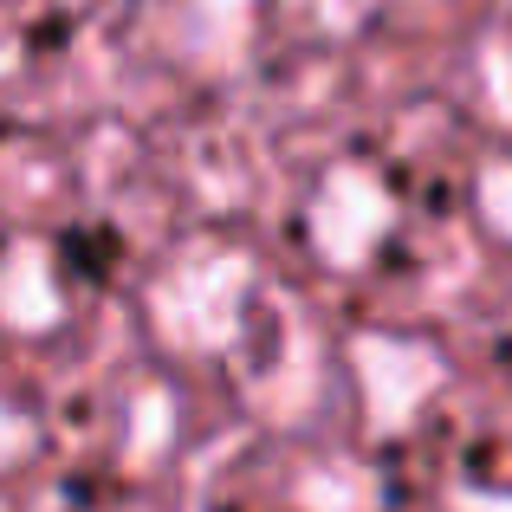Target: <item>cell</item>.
Listing matches in <instances>:
<instances>
[]
</instances>
